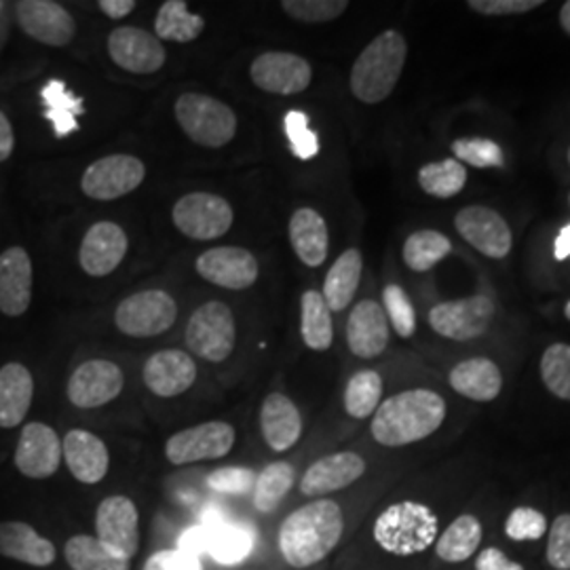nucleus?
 <instances>
[{
	"mask_svg": "<svg viewBox=\"0 0 570 570\" xmlns=\"http://www.w3.org/2000/svg\"><path fill=\"white\" fill-rule=\"evenodd\" d=\"M144 570H204V567H202V558L176 548V550H161L153 553L146 560Z\"/></svg>",
	"mask_w": 570,
	"mask_h": 570,
	"instance_id": "nucleus-51",
	"label": "nucleus"
},
{
	"mask_svg": "<svg viewBox=\"0 0 570 570\" xmlns=\"http://www.w3.org/2000/svg\"><path fill=\"white\" fill-rule=\"evenodd\" d=\"M407 42L402 32L385 30L357 56L351 68V94L364 104L387 100L402 77Z\"/></svg>",
	"mask_w": 570,
	"mask_h": 570,
	"instance_id": "nucleus-3",
	"label": "nucleus"
},
{
	"mask_svg": "<svg viewBox=\"0 0 570 570\" xmlns=\"http://www.w3.org/2000/svg\"><path fill=\"white\" fill-rule=\"evenodd\" d=\"M122 385L121 367L108 360H89L72 372L68 381V400L82 410H94L117 400Z\"/></svg>",
	"mask_w": 570,
	"mask_h": 570,
	"instance_id": "nucleus-15",
	"label": "nucleus"
},
{
	"mask_svg": "<svg viewBox=\"0 0 570 570\" xmlns=\"http://www.w3.org/2000/svg\"><path fill=\"white\" fill-rule=\"evenodd\" d=\"M21 30L49 47H66L77 35L72 16L51 0H21L16 4Z\"/></svg>",
	"mask_w": 570,
	"mask_h": 570,
	"instance_id": "nucleus-18",
	"label": "nucleus"
},
{
	"mask_svg": "<svg viewBox=\"0 0 570 570\" xmlns=\"http://www.w3.org/2000/svg\"><path fill=\"white\" fill-rule=\"evenodd\" d=\"M569 204H570V197H569Z\"/></svg>",
	"mask_w": 570,
	"mask_h": 570,
	"instance_id": "nucleus-60",
	"label": "nucleus"
},
{
	"mask_svg": "<svg viewBox=\"0 0 570 570\" xmlns=\"http://www.w3.org/2000/svg\"><path fill=\"white\" fill-rule=\"evenodd\" d=\"M450 387L473 402H492L503 389V374L489 357H473L450 370Z\"/></svg>",
	"mask_w": 570,
	"mask_h": 570,
	"instance_id": "nucleus-29",
	"label": "nucleus"
},
{
	"mask_svg": "<svg viewBox=\"0 0 570 570\" xmlns=\"http://www.w3.org/2000/svg\"><path fill=\"white\" fill-rule=\"evenodd\" d=\"M282 9L292 20L303 23H326L348 9L346 0H284Z\"/></svg>",
	"mask_w": 570,
	"mask_h": 570,
	"instance_id": "nucleus-44",
	"label": "nucleus"
},
{
	"mask_svg": "<svg viewBox=\"0 0 570 570\" xmlns=\"http://www.w3.org/2000/svg\"><path fill=\"white\" fill-rule=\"evenodd\" d=\"M41 100L45 104V117L53 125L58 138H66L79 129V117L85 112L82 98L75 96L66 82L51 79L41 89Z\"/></svg>",
	"mask_w": 570,
	"mask_h": 570,
	"instance_id": "nucleus-35",
	"label": "nucleus"
},
{
	"mask_svg": "<svg viewBox=\"0 0 570 570\" xmlns=\"http://www.w3.org/2000/svg\"><path fill=\"white\" fill-rule=\"evenodd\" d=\"M494 317V303L489 296H471L440 303L429 311V326L440 336L465 343L482 336Z\"/></svg>",
	"mask_w": 570,
	"mask_h": 570,
	"instance_id": "nucleus-11",
	"label": "nucleus"
},
{
	"mask_svg": "<svg viewBox=\"0 0 570 570\" xmlns=\"http://www.w3.org/2000/svg\"><path fill=\"white\" fill-rule=\"evenodd\" d=\"M66 562L72 570H129L131 560L110 550L96 534H75L63 546Z\"/></svg>",
	"mask_w": 570,
	"mask_h": 570,
	"instance_id": "nucleus-33",
	"label": "nucleus"
},
{
	"mask_svg": "<svg viewBox=\"0 0 570 570\" xmlns=\"http://www.w3.org/2000/svg\"><path fill=\"white\" fill-rule=\"evenodd\" d=\"M450 252L452 244L444 233L425 228L407 237L404 244V263L414 273H428L438 263H442Z\"/></svg>",
	"mask_w": 570,
	"mask_h": 570,
	"instance_id": "nucleus-38",
	"label": "nucleus"
},
{
	"mask_svg": "<svg viewBox=\"0 0 570 570\" xmlns=\"http://www.w3.org/2000/svg\"><path fill=\"white\" fill-rule=\"evenodd\" d=\"M452 153L456 157V161L461 164L478 167V169H487V167H503L505 164V155L503 148L487 138H461L452 142Z\"/></svg>",
	"mask_w": 570,
	"mask_h": 570,
	"instance_id": "nucleus-43",
	"label": "nucleus"
},
{
	"mask_svg": "<svg viewBox=\"0 0 570 570\" xmlns=\"http://www.w3.org/2000/svg\"><path fill=\"white\" fill-rule=\"evenodd\" d=\"M261 429L268 449H294L303 435L301 410L284 393H271L261 407Z\"/></svg>",
	"mask_w": 570,
	"mask_h": 570,
	"instance_id": "nucleus-27",
	"label": "nucleus"
},
{
	"mask_svg": "<svg viewBox=\"0 0 570 570\" xmlns=\"http://www.w3.org/2000/svg\"><path fill=\"white\" fill-rule=\"evenodd\" d=\"M454 226L459 235L480 254L494 261H503L510 256L513 235L510 225L494 209L484 205L465 207L456 214Z\"/></svg>",
	"mask_w": 570,
	"mask_h": 570,
	"instance_id": "nucleus-13",
	"label": "nucleus"
},
{
	"mask_svg": "<svg viewBox=\"0 0 570 570\" xmlns=\"http://www.w3.org/2000/svg\"><path fill=\"white\" fill-rule=\"evenodd\" d=\"M108 56L131 75H153L165 63L164 42L136 26H121L110 32Z\"/></svg>",
	"mask_w": 570,
	"mask_h": 570,
	"instance_id": "nucleus-16",
	"label": "nucleus"
},
{
	"mask_svg": "<svg viewBox=\"0 0 570 570\" xmlns=\"http://www.w3.org/2000/svg\"><path fill=\"white\" fill-rule=\"evenodd\" d=\"M289 244L306 266H322L330 249L326 220L313 207H301L289 218Z\"/></svg>",
	"mask_w": 570,
	"mask_h": 570,
	"instance_id": "nucleus-28",
	"label": "nucleus"
},
{
	"mask_svg": "<svg viewBox=\"0 0 570 570\" xmlns=\"http://www.w3.org/2000/svg\"><path fill=\"white\" fill-rule=\"evenodd\" d=\"M284 127L285 136H287V140H289V148H292V153H294L298 159L308 161V159H313V157L320 153V138H317V134L311 129L308 117H306L305 112H301V110H289V112L285 115Z\"/></svg>",
	"mask_w": 570,
	"mask_h": 570,
	"instance_id": "nucleus-46",
	"label": "nucleus"
},
{
	"mask_svg": "<svg viewBox=\"0 0 570 570\" xmlns=\"http://www.w3.org/2000/svg\"><path fill=\"white\" fill-rule=\"evenodd\" d=\"M249 77L258 89L277 96H294L305 91L313 81L311 63L285 51H268L252 61Z\"/></svg>",
	"mask_w": 570,
	"mask_h": 570,
	"instance_id": "nucleus-14",
	"label": "nucleus"
},
{
	"mask_svg": "<svg viewBox=\"0 0 570 570\" xmlns=\"http://www.w3.org/2000/svg\"><path fill=\"white\" fill-rule=\"evenodd\" d=\"M96 537L131 560L140 550V513L129 497H106L96 511Z\"/></svg>",
	"mask_w": 570,
	"mask_h": 570,
	"instance_id": "nucleus-12",
	"label": "nucleus"
},
{
	"mask_svg": "<svg viewBox=\"0 0 570 570\" xmlns=\"http://www.w3.org/2000/svg\"><path fill=\"white\" fill-rule=\"evenodd\" d=\"M207 529V553L223 567L242 564L254 550V530L239 522H218Z\"/></svg>",
	"mask_w": 570,
	"mask_h": 570,
	"instance_id": "nucleus-32",
	"label": "nucleus"
},
{
	"mask_svg": "<svg viewBox=\"0 0 570 570\" xmlns=\"http://www.w3.org/2000/svg\"><path fill=\"white\" fill-rule=\"evenodd\" d=\"M32 261L28 252L13 245L0 254V313L20 317L32 303Z\"/></svg>",
	"mask_w": 570,
	"mask_h": 570,
	"instance_id": "nucleus-23",
	"label": "nucleus"
},
{
	"mask_svg": "<svg viewBox=\"0 0 570 570\" xmlns=\"http://www.w3.org/2000/svg\"><path fill=\"white\" fill-rule=\"evenodd\" d=\"M13 148H16L13 127H11V121L7 119V115L0 110V164L7 161L13 155Z\"/></svg>",
	"mask_w": 570,
	"mask_h": 570,
	"instance_id": "nucleus-54",
	"label": "nucleus"
},
{
	"mask_svg": "<svg viewBox=\"0 0 570 570\" xmlns=\"http://www.w3.org/2000/svg\"><path fill=\"white\" fill-rule=\"evenodd\" d=\"M195 266L205 282L226 289H247L256 284L261 273L256 256L237 245L212 247L197 258Z\"/></svg>",
	"mask_w": 570,
	"mask_h": 570,
	"instance_id": "nucleus-17",
	"label": "nucleus"
},
{
	"mask_svg": "<svg viewBox=\"0 0 570 570\" xmlns=\"http://www.w3.org/2000/svg\"><path fill=\"white\" fill-rule=\"evenodd\" d=\"M346 345L362 360H374L387 348V313L376 301L366 298L353 306L346 322Z\"/></svg>",
	"mask_w": 570,
	"mask_h": 570,
	"instance_id": "nucleus-24",
	"label": "nucleus"
},
{
	"mask_svg": "<svg viewBox=\"0 0 570 570\" xmlns=\"http://www.w3.org/2000/svg\"><path fill=\"white\" fill-rule=\"evenodd\" d=\"M209 489L220 492V494H247L249 490H254L256 484V473L252 469L245 468H223L216 469L209 478H207Z\"/></svg>",
	"mask_w": 570,
	"mask_h": 570,
	"instance_id": "nucleus-49",
	"label": "nucleus"
},
{
	"mask_svg": "<svg viewBox=\"0 0 570 570\" xmlns=\"http://www.w3.org/2000/svg\"><path fill=\"white\" fill-rule=\"evenodd\" d=\"M35 397V381L23 364L0 367V428L13 429L26 419Z\"/></svg>",
	"mask_w": 570,
	"mask_h": 570,
	"instance_id": "nucleus-30",
	"label": "nucleus"
},
{
	"mask_svg": "<svg viewBox=\"0 0 570 570\" xmlns=\"http://www.w3.org/2000/svg\"><path fill=\"white\" fill-rule=\"evenodd\" d=\"M366 473V461L357 452H334L315 461L301 480L305 497H326L355 484Z\"/></svg>",
	"mask_w": 570,
	"mask_h": 570,
	"instance_id": "nucleus-21",
	"label": "nucleus"
},
{
	"mask_svg": "<svg viewBox=\"0 0 570 570\" xmlns=\"http://www.w3.org/2000/svg\"><path fill=\"white\" fill-rule=\"evenodd\" d=\"M178 550L188 551L197 558H202V553H207V529L204 524L184 530L183 537L178 541Z\"/></svg>",
	"mask_w": 570,
	"mask_h": 570,
	"instance_id": "nucleus-53",
	"label": "nucleus"
},
{
	"mask_svg": "<svg viewBox=\"0 0 570 570\" xmlns=\"http://www.w3.org/2000/svg\"><path fill=\"white\" fill-rule=\"evenodd\" d=\"M468 7L480 16L505 18V16L529 13L532 9L543 7V2L541 0H469Z\"/></svg>",
	"mask_w": 570,
	"mask_h": 570,
	"instance_id": "nucleus-50",
	"label": "nucleus"
},
{
	"mask_svg": "<svg viewBox=\"0 0 570 570\" xmlns=\"http://www.w3.org/2000/svg\"><path fill=\"white\" fill-rule=\"evenodd\" d=\"M0 556L21 564L45 569L58 558L56 546L26 522H0Z\"/></svg>",
	"mask_w": 570,
	"mask_h": 570,
	"instance_id": "nucleus-26",
	"label": "nucleus"
},
{
	"mask_svg": "<svg viewBox=\"0 0 570 570\" xmlns=\"http://www.w3.org/2000/svg\"><path fill=\"white\" fill-rule=\"evenodd\" d=\"M383 303H385V313L397 336L410 338L416 330V313L414 306L410 303L404 287L397 284H389L383 289Z\"/></svg>",
	"mask_w": 570,
	"mask_h": 570,
	"instance_id": "nucleus-45",
	"label": "nucleus"
},
{
	"mask_svg": "<svg viewBox=\"0 0 570 570\" xmlns=\"http://www.w3.org/2000/svg\"><path fill=\"white\" fill-rule=\"evenodd\" d=\"M146 178L144 161L134 155H110L85 169L82 193L96 202H112L134 193Z\"/></svg>",
	"mask_w": 570,
	"mask_h": 570,
	"instance_id": "nucleus-9",
	"label": "nucleus"
},
{
	"mask_svg": "<svg viewBox=\"0 0 570 570\" xmlns=\"http://www.w3.org/2000/svg\"><path fill=\"white\" fill-rule=\"evenodd\" d=\"M553 254L558 261H567L570 258V225L564 226L553 244Z\"/></svg>",
	"mask_w": 570,
	"mask_h": 570,
	"instance_id": "nucleus-56",
	"label": "nucleus"
},
{
	"mask_svg": "<svg viewBox=\"0 0 570 570\" xmlns=\"http://www.w3.org/2000/svg\"><path fill=\"white\" fill-rule=\"evenodd\" d=\"M440 534L435 511L419 501H400L383 511L372 529L376 546L397 558L428 551Z\"/></svg>",
	"mask_w": 570,
	"mask_h": 570,
	"instance_id": "nucleus-4",
	"label": "nucleus"
},
{
	"mask_svg": "<svg viewBox=\"0 0 570 570\" xmlns=\"http://www.w3.org/2000/svg\"><path fill=\"white\" fill-rule=\"evenodd\" d=\"M548 532V518L534 508H515L508 515L505 534L511 541H539Z\"/></svg>",
	"mask_w": 570,
	"mask_h": 570,
	"instance_id": "nucleus-47",
	"label": "nucleus"
},
{
	"mask_svg": "<svg viewBox=\"0 0 570 570\" xmlns=\"http://www.w3.org/2000/svg\"><path fill=\"white\" fill-rule=\"evenodd\" d=\"M446 402L431 389H407L387 397L372 414V438L387 449L421 442L442 428Z\"/></svg>",
	"mask_w": 570,
	"mask_h": 570,
	"instance_id": "nucleus-2",
	"label": "nucleus"
},
{
	"mask_svg": "<svg viewBox=\"0 0 570 570\" xmlns=\"http://www.w3.org/2000/svg\"><path fill=\"white\" fill-rule=\"evenodd\" d=\"M176 121L184 134L205 148H223L237 134V117L225 102L188 91L176 102Z\"/></svg>",
	"mask_w": 570,
	"mask_h": 570,
	"instance_id": "nucleus-5",
	"label": "nucleus"
},
{
	"mask_svg": "<svg viewBox=\"0 0 570 570\" xmlns=\"http://www.w3.org/2000/svg\"><path fill=\"white\" fill-rule=\"evenodd\" d=\"M560 26H562V30L570 37V0L569 2H564L562 9H560Z\"/></svg>",
	"mask_w": 570,
	"mask_h": 570,
	"instance_id": "nucleus-57",
	"label": "nucleus"
},
{
	"mask_svg": "<svg viewBox=\"0 0 570 570\" xmlns=\"http://www.w3.org/2000/svg\"><path fill=\"white\" fill-rule=\"evenodd\" d=\"M61 461V442L58 433L45 423H28L21 431L16 449V468L30 480L51 478Z\"/></svg>",
	"mask_w": 570,
	"mask_h": 570,
	"instance_id": "nucleus-19",
	"label": "nucleus"
},
{
	"mask_svg": "<svg viewBox=\"0 0 570 570\" xmlns=\"http://www.w3.org/2000/svg\"><path fill=\"white\" fill-rule=\"evenodd\" d=\"M475 570H524L520 562H513L497 548H487L475 558Z\"/></svg>",
	"mask_w": 570,
	"mask_h": 570,
	"instance_id": "nucleus-52",
	"label": "nucleus"
},
{
	"mask_svg": "<svg viewBox=\"0 0 570 570\" xmlns=\"http://www.w3.org/2000/svg\"><path fill=\"white\" fill-rule=\"evenodd\" d=\"M362 271H364V258L357 247H351L338 256V261L327 271L326 282H324V301L330 306V311L341 313L351 305L360 287Z\"/></svg>",
	"mask_w": 570,
	"mask_h": 570,
	"instance_id": "nucleus-31",
	"label": "nucleus"
},
{
	"mask_svg": "<svg viewBox=\"0 0 570 570\" xmlns=\"http://www.w3.org/2000/svg\"><path fill=\"white\" fill-rule=\"evenodd\" d=\"M301 334L311 351H327L334 341L332 311L315 289H306L301 301Z\"/></svg>",
	"mask_w": 570,
	"mask_h": 570,
	"instance_id": "nucleus-36",
	"label": "nucleus"
},
{
	"mask_svg": "<svg viewBox=\"0 0 570 570\" xmlns=\"http://www.w3.org/2000/svg\"><path fill=\"white\" fill-rule=\"evenodd\" d=\"M541 379L551 395L570 402V345L556 343L541 357Z\"/></svg>",
	"mask_w": 570,
	"mask_h": 570,
	"instance_id": "nucleus-42",
	"label": "nucleus"
},
{
	"mask_svg": "<svg viewBox=\"0 0 570 570\" xmlns=\"http://www.w3.org/2000/svg\"><path fill=\"white\" fill-rule=\"evenodd\" d=\"M184 336L188 348L205 362H225L230 357L237 341L233 311L220 301L205 303L190 315Z\"/></svg>",
	"mask_w": 570,
	"mask_h": 570,
	"instance_id": "nucleus-6",
	"label": "nucleus"
},
{
	"mask_svg": "<svg viewBox=\"0 0 570 570\" xmlns=\"http://www.w3.org/2000/svg\"><path fill=\"white\" fill-rule=\"evenodd\" d=\"M546 556L551 569L570 570V513H560L553 520Z\"/></svg>",
	"mask_w": 570,
	"mask_h": 570,
	"instance_id": "nucleus-48",
	"label": "nucleus"
},
{
	"mask_svg": "<svg viewBox=\"0 0 570 570\" xmlns=\"http://www.w3.org/2000/svg\"><path fill=\"white\" fill-rule=\"evenodd\" d=\"M564 315H567V320L570 322V301L567 303V308H564Z\"/></svg>",
	"mask_w": 570,
	"mask_h": 570,
	"instance_id": "nucleus-58",
	"label": "nucleus"
},
{
	"mask_svg": "<svg viewBox=\"0 0 570 570\" xmlns=\"http://www.w3.org/2000/svg\"><path fill=\"white\" fill-rule=\"evenodd\" d=\"M482 532L484 529H482L480 518H475L471 513L459 515L449 529L438 537V541H435L438 558L449 564L468 562L482 543Z\"/></svg>",
	"mask_w": 570,
	"mask_h": 570,
	"instance_id": "nucleus-34",
	"label": "nucleus"
},
{
	"mask_svg": "<svg viewBox=\"0 0 570 570\" xmlns=\"http://www.w3.org/2000/svg\"><path fill=\"white\" fill-rule=\"evenodd\" d=\"M144 385L159 397H178L195 385L197 364L180 348H165L148 357L142 367Z\"/></svg>",
	"mask_w": 570,
	"mask_h": 570,
	"instance_id": "nucleus-20",
	"label": "nucleus"
},
{
	"mask_svg": "<svg viewBox=\"0 0 570 570\" xmlns=\"http://www.w3.org/2000/svg\"><path fill=\"white\" fill-rule=\"evenodd\" d=\"M0 7H2V4H0Z\"/></svg>",
	"mask_w": 570,
	"mask_h": 570,
	"instance_id": "nucleus-61",
	"label": "nucleus"
},
{
	"mask_svg": "<svg viewBox=\"0 0 570 570\" xmlns=\"http://www.w3.org/2000/svg\"><path fill=\"white\" fill-rule=\"evenodd\" d=\"M296 473L289 463H271L266 465L254 484V508L261 513H273L282 505L287 492L294 487Z\"/></svg>",
	"mask_w": 570,
	"mask_h": 570,
	"instance_id": "nucleus-39",
	"label": "nucleus"
},
{
	"mask_svg": "<svg viewBox=\"0 0 570 570\" xmlns=\"http://www.w3.org/2000/svg\"><path fill=\"white\" fill-rule=\"evenodd\" d=\"M345 532V515L336 501L317 499L292 511L279 529V551L294 569H308L326 560Z\"/></svg>",
	"mask_w": 570,
	"mask_h": 570,
	"instance_id": "nucleus-1",
	"label": "nucleus"
},
{
	"mask_svg": "<svg viewBox=\"0 0 570 570\" xmlns=\"http://www.w3.org/2000/svg\"><path fill=\"white\" fill-rule=\"evenodd\" d=\"M61 456L70 473L82 484L102 482L110 468V454L102 440L85 429H72L61 442Z\"/></svg>",
	"mask_w": 570,
	"mask_h": 570,
	"instance_id": "nucleus-25",
	"label": "nucleus"
},
{
	"mask_svg": "<svg viewBox=\"0 0 570 570\" xmlns=\"http://www.w3.org/2000/svg\"><path fill=\"white\" fill-rule=\"evenodd\" d=\"M419 184L431 197L450 199L465 188L468 169L456 159L433 161V164L423 165L419 169Z\"/></svg>",
	"mask_w": 570,
	"mask_h": 570,
	"instance_id": "nucleus-40",
	"label": "nucleus"
},
{
	"mask_svg": "<svg viewBox=\"0 0 570 570\" xmlns=\"http://www.w3.org/2000/svg\"><path fill=\"white\" fill-rule=\"evenodd\" d=\"M178 305L164 289H146L131 294L115 311V324L122 334L134 338H150L176 324Z\"/></svg>",
	"mask_w": 570,
	"mask_h": 570,
	"instance_id": "nucleus-7",
	"label": "nucleus"
},
{
	"mask_svg": "<svg viewBox=\"0 0 570 570\" xmlns=\"http://www.w3.org/2000/svg\"><path fill=\"white\" fill-rule=\"evenodd\" d=\"M205 30V20L188 11L184 0H167L157 11L155 32L159 41L193 42L202 37Z\"/></svg>",
	"mask_w": 570,
	"mask_h": 570,
	"instance_id": "nucleus-37",
	"label": "nucleus"
},
{
	"mask_svg": "<svg viewBox=\"0 0 570 570\" xmlns=\"http://www.w3.org/2000/svg\"><path fill=\"white\" fill-rule=\"evenodd\" d=\"M98 7L110 20H122L136 9V2L134 0H100Z\"/></svg>",
	"mask_w": 570,
	"mask_h": 570,
	"instance_id": "nucleus-55",
	"label": "nucleus"
},
{
	"mask_svg": "<svg viewBox=\"0 0 570 570\" xmlns=\"http://www.w3.org/2000/svg\"><path fill=\"white\" fill-rule=\"evenodd\" d=\"M235 446V429L223 421L174 433L165 444V456L171 465H190L199 461L223 459Z\"/></svg>",
	"mask_w": 570,
	"mask_h": 570,
	"instance_id": "nucleus-10",
	"label": "nucleus"
},
{
	"mask_svg": "<svg viewBox=\"0 0 570 570\" xmlns=\"http://www.w3.org/2000/svg\"><path fill=\"white\" fill-rule=\"evenodd\" d=\"M174 225L195 242L220 239L233 226V207L220 195L212 193H188L171 212Z\"/></svg>",
	"mask_w": 570,
	"mask_h": 570,
	"instance_id": "nucleus-8",
	"label": "nucleus"
},
{
	"mask_svg": "<svg viewBox=\"0 0 570 570\" xmlns=\"http://www.w3.org/2000/svg\"><path fill=\"white\" fill-rule=\"evenodd\" d=\"M383 379L374 370H362L351 376L345 389V410L353 419H367L381 406Z\"/></svg>",
	"mask_w": 570,
	"mask_h": 570,
	"instance_id": "nucleus-41",
	"label": "nucleus"
},
{
	"mask_svg": "<svg viewBox=\"0 0 570 570\" xmlns=\"http://www.w3.org/2000/svg\"><path fill=\"white\" fill-rule=\"evenodd\" d=\"M569 164H570V148H569Z\"/></svg>",
	"mask_w": 570,
	"mask_h": 570,
	"instance_id": "nucleus-59",
	"label": "nucleus"
},
{
	"mask_svg": "<svg viewBox=\"0 0 570 570\" xmlns=\"http://www.w3.org/2000/svg\"><path fill=\"white\" fill-rule=\"evenodd\" d=\"M127 235L115 223H98L87 228L79 249L82 271L91 277H106L117 271L127 256Z\"/></svg>",
	"mask_w": 570,
	"mask_h": 570,
	"instance_id": "nucleus-22",
	"label": "nucleus"
}]
</instances>
